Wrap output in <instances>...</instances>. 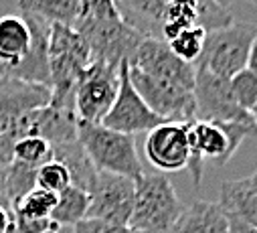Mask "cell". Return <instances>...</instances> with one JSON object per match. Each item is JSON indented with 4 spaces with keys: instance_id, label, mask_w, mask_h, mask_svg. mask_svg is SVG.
<instances>
[{
    "instance_id": "cell-9",
    "label": "cell",
    "mask_w": 257,
    "mask_h": 233,
    "mask_svg": "<svg viewBox=\"0 0 257 233\" xmlns=\"http://www.w3.org/2000/svg\"><path fill=\"white\" fill-rule=\"evenodd\" d=\"M101 124L109 130L130 136L138 132H150L164 124V120L146 105V101L134 89L130 81V71H127V61H121L119 65V91Z\"/></svg>"
},
{
    "instance_id": "cell-38",
    "label": "cell",
    "mask_w": 257,
    "mask_h": 233,
    "mask_svg": "<svg viewBox=\"0 0 257 233\" xmlns=\"http://www.w3.org/2000/svg\"><path fill=\"white\" fill-rule=\"evenodd\" d=\"M130 233H144V231H132V229H130Z\"/></svg>"
},
{
    "instance_id": "cell-16",
    "label": "cell",
    "mask_w": 257,
    "mask_h": 233,
    "mask_svg": "<svg viewBox=\"0 0 257 233\" xmlns=\"http://www.w3.org/2000/svg\"><path fill=\"white\" fill-rule=\"evenodd\" d=\"M123 21L146 39L162 41V19L168 0H113Z\"/></svg>"
},
{
    "instance_id": "cell-28",
    "label": "cell",
    "mask_w": 257,
    "mask_h": 233,
    "mask_svg": "<svg viewBox=\"0 0 257 233\" xmlns=\"http://www.w3.org/2000/svg\"><path fill=\"white\" fill-rule=\"evenodd\" d=\"M15 144H17V140L11 134L0 136V207H5V209H7V205H5V183H7L9 168L15 162Z\"/></svg>"
},
{
    "instance_id": "cell-6",
    "label": "cell",
    "mask_w": 257,
    "mask_h": 233,
    "mask_svg": "<svg viewBox=\"0 0 257 233\" xmlns=\"http://www.w3.org/2000/svg\"><path fill=\"white\" fill-rule=\"evenodd\" d=\"M257 39V25L253 23H231L225 29L211 31L201 59L195 67L205 69L221 79H231L239 71L247 69L249 53Z\"/></svg>"
},
{
    "instance_id": "cell-11",
    "label": "cell",
    "mask_w": 257,
    "mask_h": 233,
    "mask_svg": "<svg viewBox=\"0 0 257 233\" xmlns=\"http://www.w3.org/2000/svg\"><path fill=\"white\" fill-rule=\"evenodd\" d=\"M195 101H197V118L203 122H255L253 115L237 105L231 95L229 79H221L205 69L197 67L195 77Z\"/></svg>"
},
{
    "instance_id": "cell-14",
    "label": "cell",
    "mask_w": 257,
    "mask_h": 233,
    "mask_svg": "<svg viewBox=\"0 0 257 233\" xmlns=\"http://www.w3.org/2000/svg\"><path fill=\"white\" fill-rule=\"evenodd\" d=\"M29 29H31V47L29 53L23 59L0 71V77H11L19 79L25 83H37V85H47L51 87V67H49V39H51V27L49 23L31 17V15H21Z\"/></svg>"
},
{
    "instance_id": "cell-32",
    "label": "cell",
    "mask_w": 257,
    "mask_h": 233,
    "mask_svg": "<svg viewBox=\"0 0 257 233\" xmlns=\"http://www.w3.org/2000/svg\"><path fill=\"white\" fill-rule=\"evenodd\" d=\"M13 229V213L0 207V233H11Z\"/></svg>"
},
{
    "instance_id": "cell-21",
    "label": "cell",
    "mask_w": 257,
    "mask_h": 233,
    "mask_svg": "<svg viewBox=\"0 0 257 233\" xmlns=\"http://www.w3.org/2000/svg\"><path fill=\"white\" fill-rule=\"evenodd\" d=\"M91 205L89 193L81 191L75 185H69L65 191L59 193L57 207L51 213V219L61 227V225H77L79 221L87 219V211Z\"/></svg>"
},
{
    "instance_id": "cell-18",
    "label": "cell",
    "mask_w": 257,
    "mask_h": 233,
    "mask_svg": "<svg viewBox=\"0 0 257 233\" xmlns=\"http://www.w3.org/2000/svg\"><path fill=\"white\" fill-rule=\"evenodd\" d=\"M219 203L229 215L237 217L257 233V193L251 187L249 177L225 181L221 187Z\"/></svg>"
},
{
    "instance_id": "cell-35",
    "label": "cell",
    "mask_w": 257,
    "mask_h": 233,
    "mask_svg": "<svg viewBox=\"0 0 257 233\" xmlns=\"http://www.w3.org/2000/svg\"><path fill=\"white\" fill-rule=\"evenodd\" d=\"M249 181H251V187L255 189V193H257V170L251 174V177H249Z\"/></svg>"
},
{
    "instance_id": "cell-24",
    "label": "cell",
    "mask_w": 257,
    "mask_h": 233,
    "mask_svg": "<svg viewBox=\"0 0 257 233\" xmlns=\"http://www.w3.org/2000/svg\"><path fill=\"white\" fill-rule=\"evenodd\" d=\"M57 193L45 191L41 187H35L15 209L13 217H27V219H51V213L57 207Z\"/></svg>"
},
{
    "instance_id": "cell-4",
    "label": "cell",
    "mask_w": 257,
    "mask_h": 233,
    "mask_svg": "<svg viewBox=\"0 0 257 233\" xmlns=\"http://www.w3.org/2000/svg\"><path fill=\"white\" fill-rule=\"evenodd\" d=\"M77 136L93 166L99 172L127 177L134 183L144 177V166L136 150V138L105 128L103 124H77Z\"/></svg>"
},
{
    "instance_id": "cell-13",
    "label": "cell",
    "mask_w": 257,
    "mask_h": 233,
    "mask_svg": "<svg viewBox=\"0 0 257 233\" xmlns=\"http://www.w3.org/2000/svg\"><path fill=\"white\" fill-rule=\"evenodd\" d=\"M144 152L148 162L164 172L188 170L190 146L186 136V124L164 122L150 130L144 142Z\"/></svg>"
},
{
    "instance_id": "cell-31",
    "label": "cell",
    "mask_w": 257,
    "mask_h": 233,
    "mask_svg": "<svg viewBox=\"0 0 257 233\" xmlns=\"http://www.w3.org/2000/svg\"><path fill=\"white\" fill-rule=\"evenodd\" d=\"M229 215V213H227ZM229 233H255L251 227H247L243 221H239L237 217L229 215Z\"/></svg>"
},
{
    "instance_id": "cell-17",
    "label": "cell",
    "mask_w": 257,
    "mask_h": 233,
    "mask_svg": "<svg viewBox=\"0 0 257 233\" xmlns=\"http://www.w3.org/2000/svg\"><path fill=\"white\" fill-rule=\"evenodd\" d=\"M172 233H229V215L219 201H195L182 209Z\"/></svg>"
},
{
    "instance_id": "cell-39",
    "label": "cell",
    "mask_w": 257,
    "mask_h": 233,
    "mask_svg": "<svg viewBox=\"0 0 257 233\" xmlns=\"http://www.w3.org/2000/svg\"><path fill=\"white\" fill-rule=\"evenodd\" d=\"M249 3H253V5H257V0H249Z\"/></svg>"
},
{
    "instance_id": "cell-37",
    "label": "cell",
    "mask_w": 257,
    "mask_h": 233,
    "mask_svg": "<svg viewBox=\"0 0 257 233\" xmlns=\"http://www.w3.org/2000/svg\"><path fill=\"white\" fill-rule=\"evenodd\" d=\"M45 233H59V229H51V231H45Z\"/></svg>"
},
{
    "instance_id": "cell-33",
    "label": "cell",
    "mask_w": 257,
    "mask_h": 233,
    "mask_svg": "<svg viewBox=\"0 0 257 233\" xmlns=\"http://www.w3.org/2000/svg\"><path fill=\"white\" fill-rule=\"evenodd\" d=\"M247 69H249L251 73H255V75H257V39L253 41V47H251V53H249Z\"/></svg>"
},
{
    "instance_id": "cell-10",
    "label": "cell",
    "mask_w": 257,
    "mask_h": 233,
    "mask_svg": "<svg viewBox=\"0 0 257 233\" xmlns=\"http://www.w3.org/2000/svg\"><path fill=\"white\" fill-rule=\"evenodd\" d=\"M91 205L87 219H99L117 227H127L134 209L136 183L111 172H97V181L89 193Z\"/></svg>"
},
{
    "instance_id": "cell-1",
    "label": "cell",
    "mask_w": 257,
    "mask_h": 233,
    "mask_svg": "<svg viewBox=\"0 0 257 233\" xmlns=\"http://www.w3.org/2000/svg\"><path fill=\"white\" fill-rule=\"evenodd\" d=\"M73 29L87 41L91 59L119 67L146 39L119 15L113 0H87Z\"/></svg>"
},
{
    "instance_id": "cell-30",
    "label": "cell",
    "mask_w": 257,
    "mask_h": 233,
    "mask_svg": "<svg viewBox=\"0 0 257 233\" xmlns=\"http://www.w3.org/2000/svg\"><path fill=\"white\" fill-rule=\"evenodd\" d=\"M73 233H130L127 227H117L99 219H83L73 225Z\"/></svg>"
},
{
    "instance_id": "cell-3",
    "label": "cell",
    "mask_w": 257,
    "mask_h": 233,
    "mask_svg": "<svg viewBox=\"0 0 257 233\" xmlns=\"http://www.w3.org/2000/svg\"><path fill=\"white\" fill-rule=\"evenodd\" d=\"M186 136L190 146L188 170L192 183L199 189L203 181V160L211 158L219 166L227 164L245 138H257V124L192 120L186 124Z\"/></svg>"
},
{
    "instance_id": "cell-12",
    "label": "cell",
    "mask_w": 257,
    "mask_h": 233,
    "mask_svg": "<svg viewBox=\"0 0 257 233\" xmlns=\"http://www.w3.org/2000/svg\"><path fill=\"white\" fill-rule=\"evenodd\" d=\"M127 67L144 71L152 77L166 79L172 83H178L182 87L195 89V77H197V67L184 63L182 59L170 51L166 41L158 39H144L136 53L127 59Z\"/></svg>"
},
{
    "instance_id": "cell-36",
    "label": "cell",
    "mask_w": 257,
    "mask_h": 233,
    "mask_svg": "<svg viewBox=\"0 0 257 233\" xmlns=\"http://www.w3.org/2000/svg\"><path fill=\"white\" fill-rule=\"evenodd\" d=\"M251 115H253V120H255V124H257V105L251 109Z\"/></svg>"
},
{
    "instance_id": "cell-22",
    "label": "cell",
    "mask_w": 257,
    "mask_h": 233,
    "mask_svg": "<svg viewBox=\"0 0 257 233\" xmlns=\"http://www.w3.org/2000/svg\"><path fill=\"white\" fill-rule=\"evenodd\" d=\"M37 187V166L15 160L9 168L5 183V205L13 213V209Z\"/></svg>"
},
{
    "instance_id": "cell-23",
    "label": "cell",
    "mask_w": 257,
    "mask_h": 233,
    "mask_svg": "<svg viewBox=\"0 0 257 233\" xmlns=\"http://www.w3.org/2000/svg\"><path fill=\"white\" fill-rule=\"evenodd\" d=\"M207 35H209V31L205 27H192V29H186V31L178 33L168 43V47L184 63L197 65V61L201 59V55H203L205 43H207Z\"/></svg>"
},
{
    "instance_id": "cell-20",
    "label": "cell",
    "mask_w": 257,
    "mask_h": 233,
    "mask_svg": "<svg viewBox=\"0 0 257 233\" xmlns=\"http://www.w3.org/2000/svg\"><path fill=\"white\" fill-rule=\"evenodd\" d=\"M19 9L21 15L37 17L49 25L73 27L79 17L81 0H19Z\"/></svg>"
},
{
    "instance_id": "cell-5",
    "label": "cell",
    "mask_w": 257,
    "mask_h": 233,
    "mask_svg": "<svg viewBox=\"0 0 257 233\" xmlns=\"http://www.w3.org/2000/svg\"><path fill=\"white\" fill-rule=\"evenodd\" d=\"M182 203L164 174H146L136 181V197L127 229L144 233H172Z\"/></svg>"
},
{
    "instance_id": "cell-15",
    "label": "cell",
    "mask_w": 257,
    "mask_h": 233,
    "mask_svg": "<svg viewBox=\"0 0 257 233\" xmlns=\"http://www.w3.org/2000/svg\"><path fill=\"white\" fill-rule=\"evenodd\" d=\"M51 101V87L0 77V136L9 134L31 109L45 107Z\"/></svg>"
},
{
    "instance_id": "cell-8",
    "label": "cell",
    "mask_w": 257,
    "mask_h": 233,
    "mask_svg": "<svg viewBox=\"0 0 257 233\" xmlns=\"http://www.w3.org/2000/svg\"><path fill=\"white\" fill-rule=\"evenodd\" d=\"M119 91V67L91 61L75 87V111L81 122L101 124Z\"/></svg>"
},
{
    "instance_id": "cell-7",
    "label": "cell",
    "mask_w": 257,
    "mask_h": 233,
    "mask_svg": "<svg viewBox=\"0 0 257 233\" xmlns=\"http://www.w3.org/2000/svg\"><path fill=\"white\" fill-rule=\"evenodd\" d=\"M130 81L138 95L146 101V105L164 122L188 124L197 118V101L195 89L182 87L178 83L152 77L144 71L130 69Z\"/></svg>"
},
{
    "instance_id": "cell-19",
    "label": "cell",
    "mask_w": 257,
    "mask_h": 233,
    "mask_svg": "<svg viewBox=\"0 0 257 233\" xmlns=\"http://www.w3.org/2000/svg\"><path fill=\"white\" fill-rule=\"evenodd\" d=\"M31 29L19 15L0 17V71L17 65L29 53Z\"/></svg>"
},
{
    "instance_id": "cell-25",
    "label": "cell",
    "mask_w": 257,
    "mask_h": 233,
    "mask_svg": "<svg viewBox=\"0 0 257 233\" xmlns=\"http://www.w3.org/2000/svg\"><path fill=\"white\" fill-rule=\"evenodd\" d=\"M15 160H21L25 164H31V166H37L39 168L45 162H51L53 160L51 144L45 138H39V136L21 138L15 144Z\"/></svg>"
},
{
    "instance_id": "cell-29",
    "label": "cell",
    "mask_w": 257,
    "mask_h": 233,
    "mask_svg": "<svg viewBox=\"0 0 257 233\" xmlns=\"http://www.w3.org/2000/svg\"><path fill=\"white\" fill-rule=\"evenodd\" d=\"M15 233H45L51 229H59L53 219H27V217H13Z\"/></svg>"
},
{
    "instance_id": "cell-27",
    "label": "cell",
    "mask_w": 257,
    "mask_h": 233,
    "mask_svg": "<svg viewBox=\"0 0 257 233\" xmlns=\"http://www.w3.org/2000/svg\"><path fill=\"white\" fill-rule=\"evenodd\" d=\"M229 87L237 105L251 113V109L257 105V75L249 69H243L229 79Z\"/></svg>"
},
{
    "instance_id": "cell-34",
    "label": "cell",
    "mask_w": 257,
    "mask_h": 233,
    "mask_svg": "<svg viewBox=\"0 0 257 233\" xmlns=\"http://www.w3.org/2000/svg\"><path fill=\"white\" fill-rule=\"evenodd\" d=\"M209 3H213V5H217L221 9H225V11H229V7L235 3V0H209Z\"/></svg>"
},
{
    "instance_id": "cell-2",
    "label": "cell",
    "mask_w": 257,
    "mask_h": 233,
    "mask_svg": "<svg viewBox=\"0 0 257 233\" xmlns=\"http://www.w3.org/2000/svg\"><path fill=\"white\" fill-rule=\"evenodd\" d=\"M91 49L87 41L65 25H53L49 39L51 67V103L75 109V87L81 73L91 63Z\"/></svg>"
},
{
    "instance_id": "cell-26",
    "label": "cell",
    "mask_w": 257,
    "mask_h": 233,
    "mask_svg": "<svg viewBox=\"0 0 257 233\" xmlns=\"http://www.w3.org/2000/svg\"><path fill=\"white\" fill-rule=\"evenodd\" d=\"M69 185H71V174L63 162L51 160V162H45L43 166L37 168V187L59 195Z\"/></svg>"
}]
</instances>
